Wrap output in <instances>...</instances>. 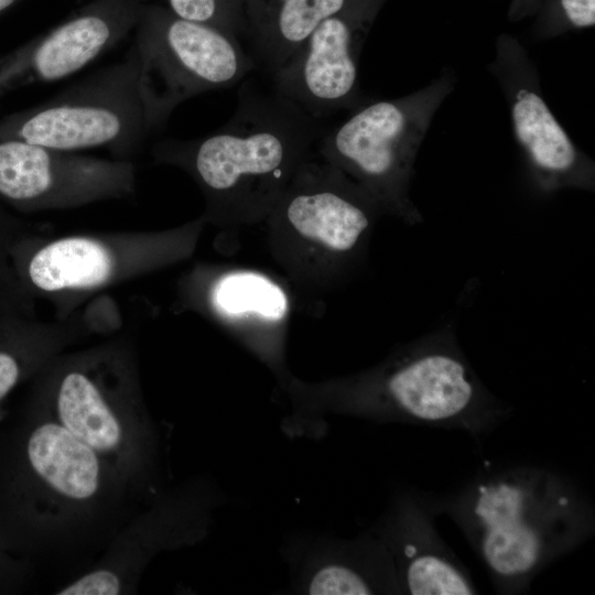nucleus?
<instances>
[{"mask_svg":"<svg viewBox=\"0 0 595 595\" xmlns=\"http://www.w3.org/2000/svg\"><path fill=\"white\" fill-rule=\"evenodd\" d=\"M144 505L101 455L32 401L0 420V548L34 573L87 570Z\"/></svg>","mask_w":595,"mask_h":595,"instance_id":"nucleus-1","label":"nucleus"},{"mask_svg":"<svg viewBox=\"0 0 595 595\" xmlns=\"http://www.w3.org/2000/svg\"><path fill=\"white\" fill-rule=\"evenodd\" d=\"M34 379L30 401L106 458L144 506L165 488L160 434L131 340L64 350Z\"/></svg>","mask_w":595,"mask_h":595,"instance_id":"nucleus-2","label":"nucleus"},{"mask_svg":"<svg viewBox=\"0 0 595 595\" xmlns=\"http://www.w3.org/2000/svg\"><path fill=\"white\" fill-rule=\"evenodd\" d=\"M325 131L321 119L247 83L226 123L204 137L162 140L153 155L193 175L214 210L260 214L272 209Z\"/></svg>","mask_w":595,"mask_h":595,"instance_id":"nucleus-3","label":"nucleus"},{"mask_svg":"<svg viewBox=\"0 0 595 595\" xmlns=\"http://www.w3.org/2000/svg\"><path fill=\"white\" fill-rule=\"evenodd\" d=\"M477 397L476 381L447 325L367 375L295 385L292 411L281 428L290 436L314 439L324 434L328 414L444 421L465 412Z\"/></svg>","mask_w":595,"mask_h":595,"instance_id":"nucleus-4","label":"nucleus"},{"mask_svg":"<svg viewBox=\"0 0 595 595\" xmlns=\"http://www.w3.org/2000/svg\"><path fill=\"white\" fill-rule=\"evenodd\" d=\"M456 75L450 68L400 98L368 101L317 143L325 161L353 180L378 206L409 224L423 220L410 198L415 159Z\"/></svg>","mask_w":595,"mask_h":595,"instance_id":"nucleus-5","label":"nucleus"},{"mask_svg":"<svg viewBox=\"0 0 595 595\" xmlns=\"http://www.w3.org/2000/svg\"><path fill=\"white\" fill-rule=\"evenodd\" d=\"M138 86L150 132L199 94L228 88L255 66L238 37L148 2L133 30Z\"/></svg>","mask_w":595,"mask_h":595,"instance_id":"nucleus-6","label":"nucleus"},{"mask_svg":"<svg viewBox=\"0 0 595 595\" xmlns=\"http://www.w3.org/2000/svg\"><path fill=\"white\" fill-rule=\"evenodd\" d=\"M226 500L208 474L164 488L122 526L87 570L63 582L53 594H136L160 553L193 547L207 538Z\"/></svg>","mask_w":595,"mask_h":595,"instance_id":"nucleus-7","label":"nucleus"},{"mask_svg":"<svg viewBox=\"0 0 595 595\" xmlns=\"http://www.w3.org/2000/svg\"><path fill=\"white\" fill-rule=\"evenodd\" d=\"M133 46L126 57L69 85L18 118L10 138L63 151L132 154L150 133ZM127 160V159H126Z\"/></svg>","mask_w":595,"mask_h":595,"instance_id":"nucleus-8","label":"nucleus"},{"mask_svg":"<svg viewBox=\"0 0 595 595\" xmlns=\"http://www.w3.org/2000/svg\"><path fill=\"white\" fill-rule=\"evenodd\" d=\"M170 232H108L50 238L31 255L30 284L61 306L138 278L169 262L178 242Z\"/></svg>","mask_w":595,"mask_h":595,"instance_id":"nucleus-9","label":"nucleus"},{"mask_svg":"<svg viewBox=\"0 0 595 595\" xmlns=\"http://www.w3.org/2000/svg\"><path fill=\"white\" fill-rule=\"evenodd\" d=\"M487 69L502 90L515 139L539 190H593L594 163L544 100L538 68L522 43L508 33L500 34Z\"/></svg>","mask_w":595,"mask_h":595,"instance_id":"nucleus-10","label":"nucleus"},{"mask_svg":"<svg viewBox=\"0 0 595 595\" xmlns=\"http://www.w3.org/2000/svg\"><path fill=\"white\" fill-rule=\"evenodd\" d=\"M388 0H350L323 20L273 74L274 93L314 118L354 111L365 101L358 84L364 43Z\"/></svg>","mask_w":595,"mask_h":595,"instance_id":"nucleus-11","label":"nucleus"},{"mask_svg":"<svg viewBox=\"0 0 595 595\" xmlns=\"http://www.w3.org/2000/svg\"><path fill=\"white\" fill-rule=\"evenodd\" d=\"M126 159H102L7 138L0 142V194L39 209H69L136 192Z\"/></svg>","mask_w":595,"mask_h":595,"instance_id":"nucleus-12","label":"nucleus"},{"mask_svg":"<svg viewBox=\"0 0 595 595\" xmlns=\"http://www.w3.org/2000/svg\"><path fill=\"white\" fill-rule=\"evenodd\" d=\"M271 210L303 240L342 256L357 248L379 208L340 170L307 160Z\"/></svg>","mask_w":595,"mask_h":595,"instance_id":"nucleus-13","label":"nucleus"},{"mask_svg":"<svg viewBox=\"0 0 595 595\" xmlns=\"http://www.w3.org/2000/svg\"><path fill=\"white\" fill-rule=\"evenodd\" d=\"M148 2L90 1L33 43L26 66L41 82L78 72L133 31Z\"/></svg>","mask_w":595,"mask_h":595,"instance_id":"nucleus-14","label":"nucleus"},{"mask_svg":"<svg viewBox=\"0 0 595 595\" xmlns=\"http://www.w3.org/2000/svg\"><path fill=\"white\" fill-rule=\"evenodd\" d=\"M475 506L484 534L482 551L498 574L530 571L542 552V536L530 517L528 493L515 484L480 486Z\"/></svg>","mask_w":595,"mask_h":595,"instance_id":"nucleus-15","label":"nucleus"},{"mask_svg":"<svg viewBox=\"0 0 595 595\" xmlns=\"http://www.w3.org/2000/svg\"><path fill=\"white\" fill-rule=\"evenodd\" d=\"M350 0H244V31L253 61L272 76L315 28Z\"/></svg>","mask_w":595,"mask_h":595,"instance_id":"nucleus-16","label":"nucleus"},{"mask_svg":"<svg viewBox=\"0 0 595 595\" xmlns=\"http://www.w3.org/2000/svg\"><path fill=\"white\" fill-rule=\"evenodd\" d=\"M354 549L355 544L325 533L290 536L280 553L289 567L291 589L311 595L375 593V582L359 567Z\"/></svg>","mask_w":595,"mask_h":595,"instance_id":"nucleus-17","label":"nucleus"},{"mask_svg":"<svg viewBox=\"0 0 595 595\" xmlns=\"http://www.w3.org/2000/svg\"><path fill=\"white\" fill-rule=\"evenodd\" d=\"M94 331L90 323L71 315L54 322L46 333L20 351L0 348V404L23 378L34 377L53 357Z\"/></svg>","mask_w":595,"mask_h":595,"instance_id":"nucleus-18","label":"nucleus"},{"mask_svg":"<svg viewBox=\"0 0 595 595\" xmlns=\"http://www.w3.org/2000/svg\"><path fill=\"white\" fill-rule=\"evenodd\" d=\"M212 302L219 314L228 317H258L280 321L288 311L283 290L263 275L252 272L229 273L212 291Z\"/></svg>","mask_w":595,"mask_h":595,"instance_id":"nucleus-19","label":"nucleus"},{"mask_svg":"<svg viewBox=\"0 0 595 595\" xmlns=\"http://www.w3.org/2000/svg\"><path fill=\"white\" fill-rule=\"evenodd\" d=\"M405 583L413 595H467L474 591L465 577L450 563L434 555L411 559Z\"/></svg>","mask_w":595,"mask_h":595,"instance_id":"nucleus-20","label":"nucleus"},{"mask_svg":"<svg viewBox=\"0 0 595 595\" xmlns=\"http://www.w3.org/2000/svg\"><path fill=\"white\" fill-rule=\"evenodd\" d=\"M534 14L533 34L549 40L594 26L595 0H539Z\"/></svg>","mask_w":595,"mask_h":595,"instance_id":"nucleus-21","label":"nucleus"},{"mask_svg":"<svg viewBox=\"0 0 595 595\" xmlns=\"http://www.w3.org/2000/svg\"><path fill=\"white\" fill-rule=\"evenodd\" d=\"M180 18L239 36L244 31V0H163Z\"/></svg>","mask_w":595,"mask_h":595,"instance_id":"nucleus-22","label":"nucleus"},{"mask_svg":"<svg viewBox=\"0 0 595 595\" xmlns=\"http://www.w3.org/2000/svg\"><path fill=\"white\" fill-rule=\"evenodd\" d=\"M33 571L0 548V593L20 591Z\"/></svg>","mask_w":595,"mask_h":595,"instance_id":"nucleus-23","label":"nucleus"},{"mask_svg":"<svg viewBox=\"0 0 595 595\" xmlns=\"http://www.w3.org/2000/svg\"><path fill=\"white\" fill-rule=\"evenodd\" d=\"M539 0H511L510 8L520 14H530L534 11Z\"/></svg>","mask_w":595,"mask_h":595,"instance_id":"nucleus-24","label":"nucleus"}]
</instances>
